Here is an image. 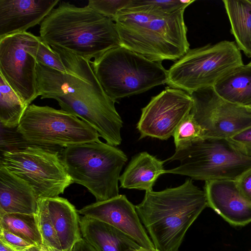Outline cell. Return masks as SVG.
<instances>
[{"instance_id":"6da1fadb","label":"cell","mask_w":251,"mask_h":251,"mask_svg":"<svg viewBox=\"0 0 251 251\" xmlns=\"http://www.w3.org/2000/svg\"><path fill=\"white\" fill-rule=\"evenodd\" d=\"M184 10L169 13L131 0L113 20L121 46L153 61H176L190 49Z\"/></svg>"},{"instance_id":"7a4b0ae2","label":"cell","mask_w":251,"mask_h":251,"mask_svg":"<svg viewBox=\"0 0 251 251\" xmlns=\"http://www.w3.org/2000/svg\"><path fill=\"white\" fill-rule=\"evenodd\" d=\"M41 40L90 62L121 46L115 22L88 5L62 2L40 24Z\"/></svg>"},{"instance_id":"3957f363","label":"cell","mask_w":251,"mask_h":251,"mask_svg":"<svg viewBox=\"0 0 251 251\" xmlns=\"http://www.w3.org/2000/svg\"><path fill=\"white\" fill-rule=\"evenodd\" d=\"M207 206L204 190L187 179L176 187L146 191L135 208L155 249L178 251L188 229Z\"/></svg>"},{"instance_id":"277c9868","label":"cell","mask_w":251,"mask_h":251,"mask_svg":"<svg viewBox=\"0 0 251 251\" xmlns=\"http://www.w3.org/2000/svg\"><path fill=\"white\" fill-rule=\"evenodd\" d=\"M61 158L73 182L86 187L96 201L120 195V173L127 160L120 149L100 140L67 147Z\"/></svg>"},{"instance_id":"5b68a950","label":"cell","mask_w":251,"mask_h":251,"mask_svg":"<svg viewBox=\"0 0 251 251\" xmlns=\"http://www.w3.org/2000/svg\"><path fill=\"white\" fill-rule=\"evenodd\" d=\"M161 63L122 46L90 62L103 90L115 102L167 84L168 70Z\"/></svg>"},{"instance_id":"8992f818","label":"cell","mask_w":251,"mask_h":251,"mask_svg":"<svg viewBox=\"0 0 251 251\" xmlns=\"http://www.w3.org/2000/svg\"><path fill=\"white\" fill-rule=\"evenodd\" d=\"M178 161L179 165L165 170L205 181L236 179L251 167V158L241 154L226 138L204 137L176 149L164 160Z\"/></svg>"},{"instance_id":"52a82bcc","label":"cell","mask_w":251,"mask_h":251,"mask_svg":"<svg viewBox=\"0 0 251 251\" xmlns=\"http://www.w3.org/2000/svg\"><path fill=\"white\" fill-rule=\"evenodd\" d=\"M244 64L233 41L189 49L168 70L167 84L190 93L214 84L235 68Z\"/></svg>"},{"instance_id":"ba28073f","label":"cell","mask_w":251,"mask_h":251,"mask_svg":"<svg viewBox=\"0 0 251 251\" xmlns=\"http://www.w3.org/2000/svg\"><path fill=\"white\" fill-rule=\"evenodd\" d=\"M17 131L29 145L46 148L100 141L97 130L73 114L34 104L26 108Z\"/></svg>"},{"instance_id":"9c48e42d","label":"cell","mask_w":251,"mask_h":251,"mask_svg":"<svg viewBox=\"0 0 251 251\" xmlns=\"http://www.w3.org/2000/svg\"><path fill=\"white\" fill-rule=\"evenodd\" d=\"M0 165L27 183L38 199L58 197L74 183L58 151L31 145L4 151Z\"/></svg>"},{"instance_id":"30bf717a","label":"cell","mask_w":251,"mask_h":251,"mask_svg":"<svg viewBox=\"0 0 251 251\" xmlns=\"http://www.w3.org/2000/svg\"><path fill=\"white\" fill-rule=\"evenodd\" d=\"M40 39L27 31L0 39V75L26 107L39 96L37 62L29 50Z\"/></svg>"},{"instance_id":"8fae6325","label":"cell","mask_w":251,"mask_h":251,"mask_svg":"<svg viewBox=\"0 0 251 251\" xmlns=\"http://www.w3.org/2000/svg\"><path fill=\"white\" fill-rule=\"evenodd\" d=\"M189 94L193 101L190 113L204 130L205 137L228 139L251 126V108L224 100L213 87Z\"/></svg>"},{"instance_id":"7c38bea8","label":"cell","mask_w":251,"mask_h":251,"mask_svg":"<svg viewBox=\"0 0 251 251\" xmlns=\"http://www.w3.org/2000/svg\"><path fill=\"white\" fill-rule=\"evenodd\" d=\"M193 100L185 91L169 87L152 97L141 110L137 124L139 139L150 137L162 140L172 136L182 121L190 113Z\"/></svg>"},{"instance_id":"4fadbf2b","label":"cell","mask_w":251,"mask_h":251,"mask_svg":"<svg viewBox=\"0 0 251 251\" xmlns=\"http://www.w3.org/2000/svg\"><path fill=\"white\" fill-rule=\"evenodd\" d=\"M78 212L114 226L141 247L155 248L142 224L135 206L125 195L92 203L78 210Z\"/></svg>"},{"instance_id":"5bb4252c","label":"cell","mask_w":251,"mask_h":251,"mask_svg":"<svg viewBox=\"0 0 251 251\" xmlns=\"http://www.w3.org/2000/svg\"><path fill=\"white\" fill-rule=\"evenodd\" d=\"M208 206L230 225L241 226L251 223V202L241 194L234 180L205 181Z\"/></svg>"},{"instance_id":"9a60e30c","label":"cell","mask_w":251,"mask_h":251,"mask_svg":"<svg viewBox=\"0 0 251 251\" xmlns=\"http://www.w3.org/2000/svg\"><path fill=\"white\" fill-rule=\"evenodd\" d=\"M58 0H0V39L40 24Z\"/></svg>"},{"instance_id":"2e32d148","label":"cell","mask_w":251,"mask_h":251,"mask_svg":"<svg viewBox=\"0 0 251 251\" xmlns=\"http://www.w3.org/2000/svg\"><path fill=\"white\" fill-rule=\"evenodd\" d=\"M38 199L27 183L0 165V214H36Z\"/></svg>"},{"instance_id":"e0dca14e","label":"cell","mask_w":251,"mask_h":251,"mask_svg":"<svg viewBox=\"0 0 251 251\" xmlns=\"http://www.w3.org/2000/svg\"><path fill=\"white\" fill-rule=\"evenodd\" d=\"M82 237L97 251H127L140 246L114 226L85 216L80 219Z\"/></svg>"},{"instance_id":"ac0fdd59","label":"cell","mask_w":251,"mask_h":251,"mask_svg":"<svg viewBox=\"0 0 251 251\" xmlns=\"http://www.w3.org/2000/svg\"><path fill=\"white\" fill-rule=\"evenodd\" d=\"M44 199L62 251H69L82 238L78 210L63 198Z\"/></svg>"},{"instance_id":"d6986e66","label":"cell","mask_w":251,"mask_h":251,"mask_svg":"<svg viewBox=\"0 0 251 251\" xmlns=\"http://www.w3.org/2000/svg\"><path fill=\"white\" fill-rule=\"evenodd\" d=\"M164 161L146 151L134 155L120 177V187L149 191L158 177L165 174Z\"/></svg>"},{"instance_id":"ffe728a7","label":"cell","mask_w":251,"mask_h":251,"mask_svg":"<svg viewBox=\"0 0 251 251\" xmlns=\"http://www.w3.org/2000/svg\"><path fill=\"white\" fill-rule=\"evenodd\" d=\"M213 87L224 100L241 106H251V65L243 64L235 68Z\"/></svg>"},{"instance_id":"44dd1931","label":"cell","mask_w":251,"mask_h":251,"mask_svg":"<svg viewBox=\"0 0 251 251\" xmlns=\"http://www.w3.org/2000/svg\"><path fill=\"white\" fill-rule=\"evenodd\" d=\"M223 2L237 46L247 56L251 57V3L249 0Z\"/></svg>"},{"instance_id":"7402d4cb","label":"cell","mask_w":251,"mask_h":251,"mask_svg":"<svg viewBox=\"0 0 251 251\" xmlns=\"http://www.w3.org/2000/svg\"><path fill=\"white\" fill-rule=\"evenodd\" d=\"M0 228L19 236L34 246L40 247L45 245L36 214H0Z\"/></svg>"},{"instance_id":"603a6c76","label":"cell","mask_w":251,"mask_h":251,"mask_svg":"<svg viewBox=\"0 0 251 251\" xmlns=\"http://www.w3.org/2000/svg\"><path fill=\"white\" fill-rule=\"evenodd\" d=\"M27 108L0 75V121L5 127H17Z\"/></svg>"},{"instance_id":"cb8c5ba5","label":"cell","mask_w":251,"mask_h":251,"mask_svg":"<svg viewBox=\"0 0 251 251\" xmlns=\"http://www.w3.org/2000/svg\"><path fill=\"white\" fill-rule=\"evenodd\" d=\"M36 215L44 244L49 248L62 251L44 198L38 199V209Z\"/></svg>"},{"instance_id":"d4e9b609","label":"cell","mask_w":251,"mask_h":251,"mask_svg":"<svg viewBox=\"0 0 251 251\" xmlns=\"http://www.w3.org/2000/svg\"><path fill=\"white\" fill-rule=\"evenodd\" d=\"M173 136L177 149L203 138L205 132L190 113L179 124Z\"/></svg>"},{"instance_id":"484cf974","label":"cell","mask_w":251,"mask_h":251,"mask_svg":"<svg viewBox=\"0 0 251 251\" xmlns=\"http://www.w3.org/2000/svg\"><path fill=\"white\" fill-rule=\"evenodd\" d=\"M29 52L35 57L37 63L61 72L70 73L59 54L41 39L38 43L30 48Z\"/></svg>"},{"instance_id":"4316f807","label":"cell","mask_w":251,"mask_h":251,"mask_svg":"<svg viewBox=\"0 0 251 251\" xmlns=\"http://www.w3.org/2000/svg\"><path fill=\"white\" fill-rule=\"evenodd\" d=\"M131 0H90L88 6L99 14L112 20L123 9L126 8Z\"/></svg>"},{"instance_id":"83f0119b","label":"cell","mask_w":251,"mask_h":251,"mask_svg":"<svg viewBox=\"0 0 251 251\" xmlns=\"http://www.w3.org/2000/svg\"><path fill=\"white\" fill-rule=\"evenodd\" d=\"M227 140L241 154L251 158V126L234 134Z\"/></svg>"},{"instance_id":"f1b7e54d","label":"cell","mask_w":251,"mask_h":251,"mask_svg":"<svg viewBox=\"0 0 251 251\" xmlns=\"http://www.w3.org/2000/svg\"><path fill=\"white\" fill-rule=\"evenodd\" d=\"M0 240L15 251H32L35 247L23 238L8 231L0 229Z\"/></svg>"},{"instance_id":"f546056e","label":"cell","mask_w":251,"mask_h":251,"mask_svg":"<svg viewBox=\"0 0 251 251\" xmlns=\"http://www.w3.org/2000/svg\"><path fill=\"white\" fill-rule=\"evenodd\" d=\"M234 181L241 194L251 202V167L242 173Z\"/></svg>"},{"instance_id":"4dcf8cb0","label":"cell","mask_w":251,"mask_h":251,"mask_svg":"<svg viewBox=\"0 0 251 251\" xmlns=\"http://www.w3.org/2000/svg\"><path fill=\"white\" fill-rule=\"evenodd\" d=\"M69 251H97L82 237Z\"/></svg>"},{"instance_id":"1f68e13d","label":"cell","mask_w":251,"mask_h":251,"mask_svg":"<svg viewBox=\"0 0 251 251\" xmlns=\"http://www.w3.org/2000/svg\"><path fill=\"white\" fill-rule=\"evenodd\" d=\"M127 251H158L155 248L149 249L140 246L138 248H133L129 249Z\"/></svg>"},{"instance_id":"d6a6232c","label":"cell","mask_w":251,"mask_h":251,"mask_svg":"<svg viewBox=\"0 0 251 251\" xmlns=\"http://www.w3.org/2000/svg\"><path fill=\"white\" fill-rule=\"evenodd\" d=\"M0 251H15L10 246L0 240Z\"/></svg>"},{"instance_id":"836d02e7","label":"cell","mask_w":251,"mask_h":251,"mask_svg":"<svg viewBox=\"0 0 251 251\" xmlns=\"http://www.w3.org/2000/svg\"><path fill=\"white\" fill-rule=\"evenodd\" d=\"M49 249H50V251H62L55 250V249H50V248H49Z\"/></svg>"},{"instance_id":"e575fe53","label":"cell","mask_w":251,"mask_h":251,"mask_svg":"<svg viewBox=\"0 0 251 251\" xmlns=\"http://www.w3.org/2000/svg\"><path fill=\"white\" fill-rule=\"evenodd\" d=\"M249 64L251 65V61L249 63Z\"/></svg>"},{"instance_id":"d590c367","label":"cell","mask_w":251,"mask_h":251,"mask_svg":"<svg viewBox=\"0 0 251 251\" xmlns=\"http://www.w3.org/2000/svg\"><path fill=\"white\" fill-rule=\"evenodd\" d=\"M249 0L251 3V0Z\"/></svg>"},{"instance_id":"8d00e7d4","label":"cell","mask_w":251,"mask_h":251,"mask_svg":"<svg viewBox=\"0 0 251 251\" xmlns=\"http://www.w3.org/2000/svg\"><path fill=\"white\" fill-rule=\"evenodd\" d=\"M249 107L251 108V106H250V107Z\"/></svg>"}]
</instances>
